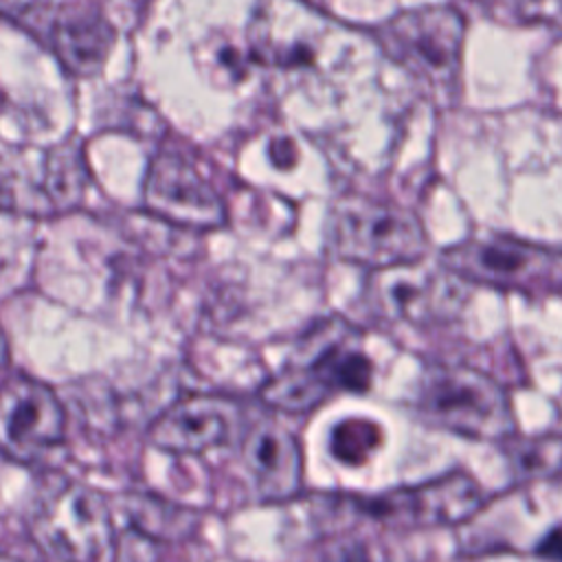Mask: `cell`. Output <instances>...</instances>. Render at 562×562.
<instances>
[{
  "mask_svg": "<svg viewBox=\"0 0 562 562\" xmlns=\"http://www.w3.org/2000/svg\"><path fill=\"white\" fill-rule=\"evenodd\" d=\"M369 386L371 360L360 331L342 318H327L305 334L261 397L288 413H310L338 393H364Z\"/></svg>",
  "mask_w": 562,
  "mask_h": 562,
  "instance_id": "cell-1",
  "label": "cell"
},
{
  "mask_svg": "<svg viewBox=\"0 0 562 562\" xmlns=\"http://www.w3.org/2000/svg\"><path fill=\"white\" fill-rule=\"evenodd\" d=\"M415 413L430 426L479 441H507L514 413L503 386L476 367L428 362L413 393Z\"/></svg>",
  "mask_w": 562,
  "mask_h": 562,
  "instance_id": "cell-2",
  "label": "cell"
},
{
  "mask_svg": "<svg viewBox=\"0 0 562 562\" xmlns=\"http://www.w3.org/2000/svg\"><path fill=\"white\" fill-rule=\"evenodd\" d=\"M384 50L428 90L439 103H452L459 92L465 22L446 4L404 11L378 31Z\"/></svg>",
  "mask_w": 562,
  "mask_h": 562,
  "instance_id": "cell-3",
  "label": "cell"
},
{
  "mask_svg": "<svg viewBox=\"0 0 562 562\" xmlns=\"http://www.w3.org/2000/svg\"><path fill=\"white\" fill-rule=\"evenodd\" d=\"M331 246L340 259L386 270L422 261L428 239L404 206L367 195H345L331 211Z\"/></svg>",
  "mask_w": 562,
  "mask_h": 562,
  "instance_id": "cell-4",
  "label": "cell"
},
{
  "mask_svg": "<svg viewBox=\"0 0 562 562\" xmlns=\"http://www.w3.org/2000/svg\"><path fill=\"white\" fill-rule=\"evenodd\" d=\"M441 263L465 281L525 294H562V248L485 233L448 248Z\"/></svg>",
  "mask_w": 562,
  "mask_h": 562,
  "instance_id": "cell-5",
  "label": "cell"
},
{
  "mask_svg": "<svg viewBox=\"0 0 562 562\" xmlns=\"http://www.w3.org/2000/svg\"><path fill=\"white\" fill-rule=\"evenodd\" d=\"M465 279L443 263L426 268L422 261L375 270L367 285L375 314L408 325H443L454 321L465 301Z\"/></svg>",
  "mask_w": 562,
  "mask_h": 562,
  "instance_id": "cell-6",
  "label": "cell"
},
{
  "mask_svg": "<svg viewBox=\"0 0 562 562\" xmlns=\"http://www.w3.org/2000/svg\"><path fill=\"white\" fill-rule=\"evenodd\" d=\"M35 540L61 562H99L114 529L103 496L86 485L66 483L33 516Z\"/></svg>",
  "mask_w": 562,
  "mask_h": 562,
  "instance_id": "cell-7",
  "label": "cell"
},
{
  "mask_svg": "<svg viewBox=\"0 0 562 562\" xmlns=\"http://www.w3.org/2000/svg\"><path fill=\"white\" fill-rule=\"evenodd\" d=\"M356 512L397 529L446 527L472 518L483 507L479 483L465 472H448L428 483L353 501Z\"/></svg>",
  "mask_w": 562,
  "mask_h": 562,
  "instance_id": "cell-8",
  "label": "cell"
},
{
  "mask_svg": "<svg viewBox=\"0 0 562 562\" xmlns=\"http://www.w3.org/2000/svg\"><path fill=\"white\" fill-rule=\"evenodd\" d=\"M66 415L55 391L33 378H11L0 386V450L20 463H35L55 450Z\"/></svg>",
  "mask_w": 562,
  "mask_h": 562,
  "instance_id": "cell-9",
  "label": "cell"
},
{
  "mask_svg": "<svg viewBox=\"0 0 562 562\" xmlns=\"http://www.w3.org/2000/svg\"><path fill=\"white\" fill-rule=\"evenodd\" d=\"M145 204L158 217L187 228H215L226 220L224 202L182 156L160 154L147 173Z\"/></svg>",
  "mask_w": 562,
  "mask_h": 562,
  "instance_id": "cell-10",
  "label": "cell"
},
{
  "mask_svg": "<svg viewBox=\"0 0 562 562\" xmlns=\"http://www.w3.org/2000/svg\"><path fill=\"white\" fill-rule=\"evenodd\" d=\"M241 413L235 400L222 395H189L171 404L149 426V441L169 452L195 454L228 443L239 430Z\"/></svg>",
  "mask_w": 562,
  "mask_h": 562,
  "instance_id": "cell-11",
  "label": "cell"
},
{
  "mask_svg": "<svg viewBox=\"0 0 562 562\" xmlns=\"http://www.w3.org/2000/svg\"><path fill=\"white\" fill-rule=\"evenodd\" d=\"M241 465L250 496L259 503H281L301 490V446L290 430L274 422H261L244 435Z\"/></svg>",
  "mask_w": 562,
  "mask_h": 562,
  "instance_id": "cell-12",
  "label": "cell"
},
{
  "mask_svg": "<svg viewBox=\"0 0 562 562\" xmlns=\"http://www.w3.org/2000/svg\"><path fill=\"white\" fill-rule=\"evenodd\" d=\"M46 42L75 75H92L105 61L114 29L101 15H59L48 22Z\"/></svg>",
  "mask_w": 562,
  "mask_h": 562,
  "instance_id": "cell-13",
  "label": "cell"
},
{
  "mask_svg": "<svg viewBox=\"0 0 562 562\" xmlns=\"http://www.w3.org/2000/svg\"><path fill=\"white\" fill-rule=\"evenodd\" d=\"M125 505L130 509V520L145 538H182L198 522L189 509L171 507L156 498H130Z\"/></svg>",
  "mask_w": 562,
  "mask_h": 562,
  "instance_id": "cell-14",
  "label": "cell"
},
{
  "mask_svg": "<svg viewBox=\"0 0 562 562\" xmlns=\"http://www.w3.org/2000/svg\"><path fill=\"white\" fill-rule=\"evenodd\" d=\"M507 457L518 481L553 476L562 470V437L514 439L507 446Z\"/></svg>",
  "mask_w": 562,
  "mask_h": 562,
  "instance_id": "cell-15",
  "label": "cell"
},
{
  "mask_svg": "<svg viewBox=\"0 0 562 562\" xmlns=\"http://www.w3.org/2000/svg\"><path fill=\"white\" fill-rule=\"evenodd\" d=\"M382 430L375 422L364 417H349L340 422L329 437L331 454L345 465H362L380 448Z\"/></svg>",
  "mask_w": 562,
  "mask_h": 562,
  "instance_id": "cell-16",
  "label": "cell"
},
{
  "mask_svg": "<svg viewBox=\"0 0 562 562\" xmlns=\"http://www.w3.org/2000/svg\"><path fill=\"white\" fill-rule=\"evenodd\" d=\"M479 4L496 20L505 22H540L562 11V0H468Z\"/></svg>",
  "mask_w": 562,
  "mask_h": 562,
  "instance_id": "cell-17",
  "label": "cell"
},
{
  "mask_svg": "<svg viewBox=\"0 0 562 562\" xmlns=\"http://www.w3.org/2000/svg\"><path fill=\"white\" fill-rule=\"evenodd\" d=\"M323 558V562H371L367 547L356 540L336 542Z\"/></svg>",
  "mask_w": 562,
  "mask_h": 562,
  "instance_id": "cell-18",
  "label": "cell"
},
{
  "mask_svg": "<svg viewBox=\"0 0 562 562\" xmlns=\"http://www.w3.org/2000/svg\"><path fill=\"white\" fill-rule=\"evenodd\" d=\"M538 553L544 558H553L562 562V529L551 531L540 544H538Z\"/></svg>",
  "mask_w": 562,
  "mask_h": 562,
  "instance_id": "cell-19",
  "label": "cell"
},
{
  "mask_svg": "<svg viewBox=\"0 0 562 562\" xmlns=\"http://www.w3.org/2000/svg\"><path fill=\"white\" fill-rule=\"evenodd\" d=\"M7 362V340H4V336H2V331H0V367Z\"/></svg>",
  "mask_w": 562,
  "mask_h": 562,
  "instance_id": "cell-20",
  "label": "cell"
},
{
  "mask_svg": "<svg viewBox=\"0 0 562 562\" xmlns=\"http://www.w3.org/2000/svg\"><path fill=\"white\" fill-rule=\"evenodd\" d=\"M0 562H29V560H22L18 555H9V553H2L0 551Z\"/></svg>",
  "mask_w": 562,
  "mask_h": 562,
  "instance_id": "cell-21",
  "label": "cell"
}]
</instances>
